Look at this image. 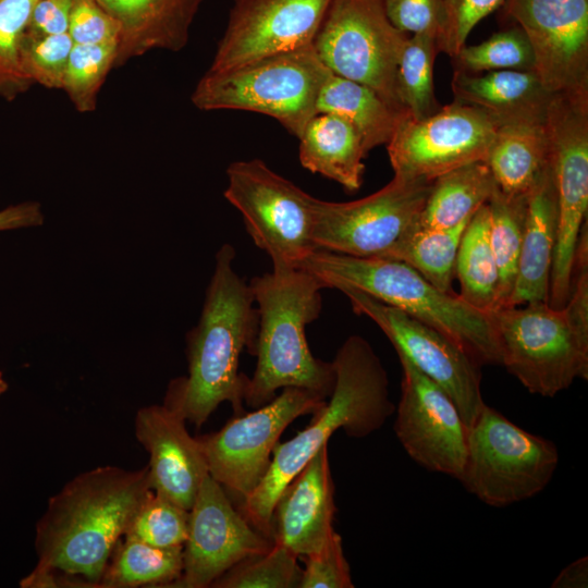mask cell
I'll return each mask as SVG.
<instances>
[{"instance_id": "obj_1", "label": "cell", "mask_w": 588, "mask_h": 588, "mask_svg": "<svg viewBox=\"0 0 588 588\" xmlns=\"http://www.w3.org/2000/svg\"><path fill=\"white\" fill-rule=\"evenodd\" d=\"M235 249L216 254L198 323L186 336L188 375L169 384L164 404L196 427L222 402L243 414L247 377L238 371L245 348L255 355L259 317L250 285L234 269Z\"/></svg>"}, {"instance_id": "obj_2", "label": "cell", "mask_w": 588, "mask_h": 588, "mask_svg": "<svg viewBox=\"0 0 588 588\" xmlns=\"http://www.w3.org/2000/svg\"><path fill=\"white\" fill-rule=\"evenodd\" d=\"M152 492L148 466H98L53 494L36 525V567L99 580L118 542Z\"/></svg>"}, {"instance_id": "obj_3", "label": "cell", "mask_w": 588, "mask_h": 588, "mask_svg": "<svg viewBox=\"0 0 588 588\" xmlns=\"http://www.w3.org/2000/svg\"><path fill=\"white\" fill-rule=\"evenodd\" d=\"M335 383L326 405L291 440L277 443L269 468L256 489L242 501V515L271 539V516L283 489L330 437L343 429L365 438L379 430L395 412L389 397L387 371L372 346L360 335L348 336L332 360Z\"/></svg>"}, {"instance_id": "obj_4", "label": "cell", "mask_w": 588, "mask_h": 588, "mask_svg": "<svg viewBox=\"0 0 588 588\" xmlns=\"http://www.w3.org/2000/svg\"><path fill=\"white\" fill-rule=\"evenodd\" d=\"M259 317L254 375L244 401L253 409L283 388H299L328 399L335 383L333 363L316 358L305 329L321 314L323 285L301 268L273 270L249 282Z\"/></svg>"}, {"instance_id": "obj_5", "label": "cell", "mask_w": 588, "mask_h": 588, "mask_svg": "<svg viewBox=\"0 0 588 588\" xmlns=\"http://www.w3.org/2000/svg\"><path fill=\"white\" fill-rule=\"evenodd\" d=\"M502 364L531 394L553 397L588 379V240L579 236L566 305L529 302L491 313Z\"/></svg>"}, {"instance_id": "obj_6", "label": "cell", "mask_w": 588, "mask_h": 588, "mask_svg": "<svg viewBox=\"0 0 588 588\" xmlns=\"http://www.w3.org/2000/svg\"><path fill=\"white\" fill-rule=\"evenodd\" d=\"M298 268L316 277L324 289L354 287L431 326L480 366L502 364L491 313L474 308L458 294L438 290L402 261L316 249Z\"/></svg>"}, {"instance_id": "obj_7", "label": "cell", "mask_w": 588, "mask_h": 588, "mask_svg": "<svg viewBox=\"0 0 588 588\" xmlns=\"http://www.w3.org/2000/svg\"><path fill=\"white\" fill-rule=\"evenodd\" d=\"M332 72L314 44L261 57L222 71H207L192 102L200 110L233 109L273 118L299 137L317 114L320 90Z\"/></svg>"}, {"instance_id": "obj_8", "label": "cell", "mask_w": 588, "mask_h": 588, "mask_svg": "<svg viewBox=\"0 0 588 588\" xmlns=\"http://www.w3.org/2000/svg\"><path fill=\"white\" fill-rule=\"evenodd\" d=\"M554 442L483 406L467 432V449L457 480L494 507L530 499L551 481L559 465Z\"/></svg>"}, {"instance_id": "obj_9", "label": "cell", "mask_w": 588, "mask_h": 588, "mask_svg": "<svg viewBox=\"0 0 588 588\" xmlns=\"http://www.w3.org/2000/svg\"><path fill=\"white\" fill-rule=\"evenodd\" d=\"M225 199L243 217L257 247L273 270L298 268L316 250L313 238L315 197L273 172L262 160L232 162Z\"/></svg>"}, {"instance_id": "obj_10", "label": "cell", "mask_w": 588, "mask_h": 588, "mask_svg": "<svg viewBox=\"0 0 588 588\" xmlns=\"http://www.w3.org/2000/svg\"><path fill=\"white\" fill-rule=\"evenodd\" d=\"M407 38L389 20L382 0H330L314 47L332 73L369 87L405 117L396 70Z\"/></svg>"}, {"instance_id": "obj_11", "label": "cell", "mask_w": 588, "mask_h": 588, "mask_svg": "<svg viewBox=\"0 0 588 588\" xmlns=\"http://www.w3.org/2000/svg\"><path fill=\"white\" fill-rule=\"evenodd\" d=\"M544 130L558 208L556 243L547 303L560 309L571 295L577 245L587 224L588 103L553 95Z\"/></svg>"}, {"instance_id": "obj_12", "label": "cell", "mask_w": 588, "mask_h": 588, "mask_svg": "<svg viewBox=\"0 0 588 588\" xmlns=\"http://www.w3.org/2000/svg\"><path fill=\"white\" fill-rule=\"evenodd\" d=\"M326 403L311 391L283 388L267 404L236 415L217 432L198 438L209 475L243 501L265 477L286 427L302 415L316 414Z\"/></svg>"}, {"instance_id": "obj_13", "label": "cell", "mask_w": 588, "mask_h": 588, "mask_svg": "<svg viewBox=\"0 0 588 588\" xmlns=\"http://www.w3.org/2000/svg\"><path fill=\"white\" fill-rule=\"evenodd\" d=\"M354 313L370 318L397 356L439 385L457 406L467 429L486 405L481 366L460 345L431 326L351 286H340Z\"/></svg>"}, {"instance_id": "obj_14", "label": "cell", "mask_w": 588, "mask_h": 588, "mask_svg": "<svg viewBox=\"0 0 588 588\" xmlns=\"http://www.w3.org/2000/svg\"><path fill=\"white\" fill-rule=\"evenodd\" d=\"M432 182L394 175L384 187L362 199L333 203L315 198L316 248L354 257H383L417 219Z\"/></svg>"}, {"instance_id": "obj_15", "label": "cell", "mask_w": 588, "mask_h": 588, "mask_svg": "<svg viewBox=\"0 0 588 588\" xmlns=\"http://www.w3.org/2000/svg\"><path fill=\"white\" fill-rule=\"evenodd\" d=\"M497 128L486 113L454 100L424 119L403 117L387 144L394 175L432 182L463 166L485 162Z\"/></svg>"}, {"instance_id": "obj_16", "label": "cell", "mask_w": 588, "mask_h": 588, "mask_svg": "<svg viewBox=\"0 0 588 588\" xmlns=\"http://www.w3.org/2000/svg\"><path fill=\"white\" fill-rule=\"evenodd\" d=\"M502 8L527 36L546 89L588 103V0H505Z\"/></svg>"}, {"instance_id": "obj_17", "label": "cell", "mask_w": 588, "mask_h": 588, "mask_svg": "<svg viewBox=\"0 0 588 588\" xmlns=\"http://www.w3.org/2000/svg\"><path fill=\"white\" fill-rule=\"evenodd\" d=\"M272 547V539L254 528L233 507L223 487L207 475L188 511L182 574L170 587H211L241 561Z\"/></svg>"}, {"instance_id": "obj_18", "label": "cell", "mask_w": 588, "mask_h": 588, "mask_svg": "<svg viewBox=\"0 0 588 588\" xmlns=\"http://www.w3.org/2000/svg\"><path fill=\"white\" fill-rule=\"evenodd\" d=\"M403 378L394 431L407 455L425 469L460 476L468 429L452 399L399 356Z\"/></svg>"}, {"instance_id": "obj_19", "label": "cell", "mask_w": 588, "mask_h": 588, "mask_svg": "<svg viewBox=\"0 0 588 588\" xmlns=\"http://www.w3.org/2000/svg\"><path fill=\"white\" fill-rule=\"evenodd\" d=\"M330 0H235L209 71L313 45Z\"/></svg>"}, {"instance_id": "obj_20", "label": "cell", "mask_w": 588, "mask_h": 588, "mask_svg": "<svg viewBox=\"0 0 588 588\" xmlns=\"http://www.w3.org/2000/svg\"><path fill=\"white\" fill-rule=\"evenodd\" d=\"M185 421L166 404L148 405L136 412L134 432L149 454L152 491L189 511L209 471L200 442L188 433Z\"/></svg>"}, {"instance_id": "obj_21", "label": "cell", "mask_w": 588, "mask_h": 588, "mask_svg": "<svg viewBox=\"0 0 588 588\" xmlns=\"http://www.w3.org/2000/svg\"><path fill=\"white\" fill-rule=\"evenodd\" d=\"M335 511L326 444L280 493L271 516V539L298 558L305 556L334 532Z\"/></svg>"}, {"instance_id": "obj_22", "label": "cell", "mask_w": 588, "mask_h": 588, "mask_svg": "<svg viewBox=\"0 0 588 588\" xmlns=\"http://www.w3.org/2000/svg\"><path fill=\"white\" fill-rule=\"evenodd\" d=\"M451 87L454 101L482 111L497 127L544 124L553 97L535 71L473 74L454 70Z\"/></svg>"}, {"instance_id": "obj_23", "label": "cell", "mask_w": 588, "mask_h": 588, "mask_svg": "<svg viewBox=\"0 0 588 588\" xmlns=\"http://www.w3.org/2000/svg\"><path fill=\"white\" fill-rule=\"evenodd\" d=\"M120 25L114 68L154 49L179 51L203 0H96Z\"/></svg>"}, {"instance_id": "obj_24", "label": "cell", "mask_w": 588, "mask_h": 588, "mask_svg": "<svg viewBox=\"0 0 588 588\" xmlns=\"http://www.w3.org/2000/svg\"><path fill=\"white\" fill-rule=\"evenodd\" d=\"M556 225V195L548 161L526 197L517 274L506 307L548 302Z\"/></svg>"}, {"instance_id": "obj_25", "label": "cell", "mask_w": 588, "mask_h": 588, "mask_svg": "<svg viewBox=\"0 0 588 588\" xmlns=\"http://www.w3.org/2000/svg\"><path fill=\"white\" fill-rule=\"evenodd\" d=\"M298 138L299 161L305 169L338 182L348 192L359 189L368 151L350 122L317 113Z\"/></svg>"}, {"instance_id": "obj_26", "label": "cell", "mask_w": 588, "mask_h": 588, "mask_svg": "<svg viewBox=\"0 0 588 588\" xmlns=\"http://www.w3.org/2000/svg\"><path fill=\"white\" fill-rule=\"evenodd\" d=\"M548 161L544 124H525L498 127L485 162L502 193L522 196L528 194Z\"/></svg>"}, {"instance_id": "obj_27", "label": "cell", "mask_w": 588, "mask_h": 588, "mask_svg": "<svg viewBox=\"0 0 588 588\" xmlns=\"http://www.w3.org/2000/svg\"><path fill=\"white\" fill-rule=\"evenodd\" d=\"M495 188V181L483 161L446 172L433 180L416 222L427 228H453L468 221L488 203Z\"/></svg>"}, {"instance_id": "obj_28", "label": "cell", "mask_w": 588, "mask_h": 588, "mask_svg": "<svg viewBox=\"0 0 588 588\" xmlns=\"http://www.w3.org/2000/svg\"><path fill=\"white\" fill-rule=\"evenodd\" d=\"M317 113H330L350 122L363 138L369 152L387 145L403 118L372 89L355 81L331 73L316 105Z\"/></svg>"}, {"instance_id": "obj_29", "label": "cell", "mask_w": 588, "mask_h": 588, "mask_svg": "<svg viewBox=\"0 0 588 588\" xmlns=\"http://www.w3.org/2000/svg\"><path fill=\"white\" fill-rule=\"evenodd\" d=\"M455 277L460 297L486 313L498 307L499 270L490 245L489 211L481 206L468 221L458 246Z\"/></svg>"}, {"instance_id": "obj_30", "label": "cell", "mask_w": 588, "mask_h": 588, "mask_svg": "<svg viewBox=\"0 0 588 588\" xmlns=\"http://www.w3.org/2000/svg\"><path fill=\"white\" fill-rule=\"evenodd\" d=\"M468 221L453 228L438 229L421 226L415 220L380 258L402 261L438 290L454 293L455 260Z\"/></svg>"}, {"instance_id": "obj_31", "label": "cell", "mask_w": 588, "mask_h": 588, "mask_svg": "<svg viewBox=\"0 0 588 588\" xmlns=\"http://www.w3.org/2000/svg\"><path fill=\"white\" fill-rule=\"evenodd\" d=\"M182 569L183 547L159 548L123 537L109 559L99 587H170Z\"/></svg>"}, {"instance_id": "obj_32", "label": "cell", "mask_w": 588, "mask_h": 588, "mask_svg": "<svg viewBox=\"0 0 588 588\" xmlns=\"http://www.w3.org/2000/svg\"><path fill=\"white\" fill-rule=\"evenodd\" d=\"M526 197L527 195H506L497 186L487 203L490 245L499 270L497 309L507 306L514 289L522 246Z\"/></svg>"}, {"instance_id": "obj_33", "label": "cell", "mask_w": 588, "mask_h": 588, "mask_svg": "<svg viewBox=\"0 0 588 588\" xmlns=\"http://www.w3.org/2000/svg\"><path fill=\"white\" fill-rule=\"evenodd\" d=\"M438 53L433 35L408 36L396 70V91L405 117L424 119L442 107L433 86V64Z\"/></svg>"}, {"instance_id": "obj_34", "label": "cell", "mask_w": 588, "mask_h": 588, "mask_svg": "<svg viewBox=\"0 0 588 588\" xmlns=\"http://www.w3.org/2000/svg\"><path fill=\"white\" fill-rule=\"evenodd\" d=\"M451 59L454 70L465 73L535 71L531 46L518 25L494 33L480 44H465Z\"/></svg>"}, {"instance_id": "obj_35", "label": "cell", "mask_w": 588, "mask_h": 588, "mask_svg": "<svg viewBox=\"0 0 588 588\" xmlns=\"http://www.w3.org/2000/svg\"><path fill=\"white\" fill-rule=\"evenodd\" d=\"M118 45H76L71 49L62 88L75 109L91 112L98 93L114 68Z\"/></svg>"}, {"instance_id": "obj_36", "label": "cell", "mask_w": 588, "mask_h": 588, "mask_svg": "<svg viewBox=\"0 0 588 588\" xmlns=\"http://www.w3.org/2000/svg\"><path fill=\"white\" fill-rule=\"evenodd\" d=\"M298 556L273 543L262 553L249 556L213 581L216 588H298L303 568Z\"/></svg>"}, {"instance_id": "obj_37", "label": "cell", "mask_w": 588, "mask_h": 588, "mask_svg": "<svg viewBox=\"0 0 588 588\" xmlns=\"http://www.w3.org/2000/svg\"><path fill=\"white\" fill-rule=\"evenodd\" d=\"M37 0H0V98L12 101L34 84L24 75L20 46Z\"/></svg>"}, {"instance_id": "obj_38", "label": "cell", "mask_w": 588, "mask_h": 588, "mask_svg": "<svg viewBox=\"0 0 588 588\" xmlns=\"http://www.w3.org/2000/svg\"><path fill=\"white\" fill-rule=\"evenodd\" d=\"M188 510L151 492L135 513L124 537L159 548L183 547L187 537Z\"/></svg>"}, {"instance_id": "obj_39", "label": "cell", "mask_w": 588, "mask_h": 588, "mask_svg": "<svg viewBox=\"0 0 588 588\" xmlns=\"http://www.w3.org/2000/svg\"><path fill=\"white\" fill-rule=\"evenodd\" d=\"M72 47L68 33L37 36L25 32L20 46L24 75L33 84L61 89Z\"/></svg>"}, {"instance_id": "obj_40", "label": "cell", "mask_w": 588, "mask_h": 588, "mask_svg": "<svg viewBox=\"0 0 588 588\" xmlns=\"http://www.w3.org/2000/svg\"><path fill=\"white\" fill-rule=\"evenodd\" d=\"M505 0H443L444 22L437 38L439 52L453 58L468 35L485 17L503 7Z\"/></svg>"}, {"instance_id": "obj_41", "label": "cell", "mask_w": 588, "mask_h": 588, "mask_svg": "<svg viewBox=\"0 0 588 588\" xmlns=\"http://www.w3.org/2000/svg\"><path fill=\"white\" fill-rule=\"evenodd\" d=\"M305 568L298 588H353L342 538L333 532L317 551L302 556Z\"/></svg>"}, {"instance_id": "obj_42", "label": "cell", "mask_w": 588, "mask_h": 588, "mask_svg": "<svg viewBox=\"0 0 588 588\" xmlns=\"http://www.w3.org/2000/svg\"><path fill=\"white\" fill-rule=\"evenodd\" d=\"M68 34L76 45H119L121 28L96 0H72Z\"/></svg>"}, {"instance_id": "obj_43", "label": "cell", "mask_w": 588, "mask_h": 588, "mask_svg": "<svg viewBox=\"0 0 588 588\" xmlns=\"http://www.w3.org/2000/svg\"><path fill=\"white\" fill-rule=\"evenodd\" d=\"M391 23L407 35L441 33L444 22L443 0H382Z\"/></svg>"}, {"instance_id": "obj_44", "label": "cell", "mask_w": 588, "mask_h": 588, "mask_svg": "<svg viewBox=\"0 0 588 588\" xmlns=\"http://www.w3.org/2000/svg\"><path fill=\"white\" fill-rule=\"evenodd\" d=\"M72 0H37L26 28L32 35H59L69 32Z\"/></svg>"}, {"instance_id": "obj_45", "label": "cell", "mask_w": 588, "mask_h": 588, "mask_svg": "<svg viewBox=\"0 0 588 588\" xmlns=\"http://www.w3.org/2000/svg\"><path fill=\"white\" fill-rule=\"evenodd\" d=\"M44 223V212L38 201H23L0 210V231L38 226Z\"/></svg>"}, {"instance_id": "obj_46", "label": "cell", "mask_w": 588, "mask_h": 588, "mask_svg": "<svg viewBox=\"0 0 588 588\" xmlns=\"http://www.w3.org/2000/svg\"><path fill=\"white\" fill-rule=\"evenodd\" d=\"M588 586V558L581 556L565 566L553 580L552 588H586Z\"/></svg>"}, {"instance_id": "obj_47", "label": "cell", "mask_w": 588, "mask_h": 588, "mask_svg": "<svg viewBox=\"0 0 588 588\" xmlns=\"http://www.w3.org/2000/svg\"><path fill=\"white\" fill-rule=\"evenodd\" d=\"M8 382L4 379L2 371L0 370V395H2L8 390Z\"/></svg>"}]
</instances>
